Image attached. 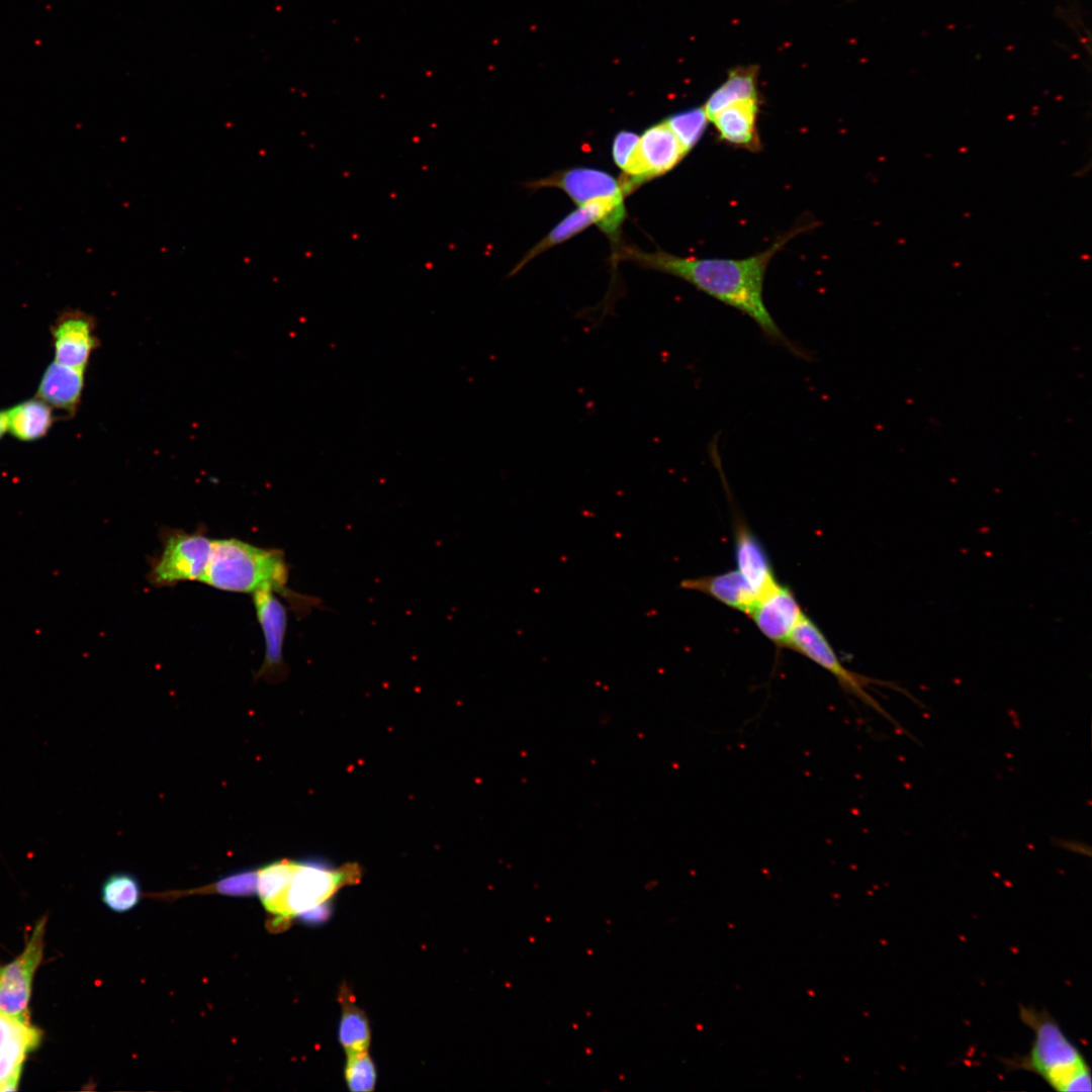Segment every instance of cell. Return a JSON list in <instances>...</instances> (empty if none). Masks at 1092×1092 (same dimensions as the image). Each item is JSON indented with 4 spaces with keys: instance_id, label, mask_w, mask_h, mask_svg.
<instances>
[{
    "instance_id": "cell-1",
    "label": "cell",
    "mask_w": 1092,
    "mask_h": 1092,
    "mask_svg": "<svg viewBox=\"0 0 1092 1092\" xmlns=\"http://www.w3.org/2000/svg\"><path fill=\"white\" fill-rule=\"evenodd\" d=\"M813 218L799 219L762 252L742 259L691 258L664 251L644 252L619 245L617 258L678 277L720 302L750 317L770 342L801 358L807 354L779 328L763 298V284L771 259L797 236L815 229Z\"/></svg>"
},
{
    "instance_id": "cell-2",
    "label": "cell",
    "mask_w": 1092,
    "mask_h": 1092,
    "mask_svg": "<svg viewBox=\"0 0 1092 1092\" xmlns=\"http://www.w3.org/2000/svg\"><path fill=\"white\" fill-rule=\"evenodd\" d=\"M289 567L280 549L237 538L213 539L201 582L219 590L255 594L272 590L299 609L308 600L288 589Z\"/></svg>"
},
{
    "instance_id": "cell-3",
    "label": "cell",
    "mask_w": 1092,
    "mask_h": 1092,
    "mask_svg": "<svg viewBox=\"0 0 1092 1092\" xmlns=\"http://www.w3.org/2000/svg\"><path fill=\"white\" fill-rule=\"evenodd\" d=\"M1019 1017L1032 1030L1033 1040L1025 1056L1009 1061L1010 1067L1034 1073L1056 1091H1091L1090 1067L1059 1023L1046 1011L1023 1005Z\"/></svg>"
},
{
    "instance_id": "cell-4",
    "label": "cell",
    "mask_w": 1092,
    "mask_h": 1092,
    "mask_svg": "<svg viewBox=\"0 0 1092 1092\" xmlns=\"http://www.w3.org/2000/svg\"><path fill=\"white\" fill-rule=\"evenodd\" d=\"M212 542L213 539L202 530L186 532L167 529L162 534V551L152 559L148 580L155 586L201 581L209 562Z\"/></svg>"
},
{
    "instance_id": "cell-5",
    "label": "cell",
    "mask_w": 1092,
    "mask_h": 1092,
    "mask_svg": "<svg viewBox=\"0 0 1092 1092\" xmlns=\"http://www.w3.org/2000/svg\"><path fill=\"white\" fill-rule=\"evenodd\" d=\"M361 870L355 863L338 869L315 862L298 861L297 869L283 901V919L288 920L311 908L325 904L338 890L357 883Z\"/></svg>"
},
{
    "instance_id": "cell-6",
    "label": "cell",
    "mask_w": 1092,
    "mask_h": 1092,
    "mask_svg": "<svg viewBox=\"0 0 1092 1092\" xmlns=\"http://www.w3.org/2000/svg\"><path fill=\"white\" fill-rule=\"evenodd\" d=\"M786 648H790L818 664L835 677L840 687L885 717L879 703L870 696L867 688L875 680L847 669L839 660L820 628L806 615L793 630Z\"/></svg>"
},
{
    "instance_id": "cell-7",
    "label": "cell",
    "mask_w": 1092,
    "mask_h": 1092,
    "mask_svg": "<svg viewBox=\"0 0 1092 1092\" xmlns=\"http://www.w3.org/2000/svg\"><path fill=\"white\" fill-rule=\"evenodd\" d=\"M46 925L43 916L34 925L22 952L0 966V1012L29 1018L28 1004L33 977L43 956Z\"/></svg>"
},
{
    "instance_id": "cell-8",
    "label": "cell",
    "mask_w": 1092,
    "mask_h": 1092,
    "mask_svg": "<svg viewBox=\"0 0 1092 1092\" xmlns=\"http://www.w3.org/2000/svg\"><path fill=\"white\" fill-rule=\"evenodd\" d=\"M626 216L624 198H603L571 211L562 218L541 241H539L511 272L514 275L536 256L579 234L592 224H597L610 238L616 239L617 233Z\"/></svg>"
},
{
    "instance_id": "cell-9",
    "label": "cell",
    "mask_w": 1092,
    "mask_h": 1092,
    "mask_svg": "<svg viewBox=\"0 0 1092 1092\" xmlns=\"http://www.w3.org/2000/svg\"><path fill=\"white\" fill-rule=\"evenodd\" d=\"M95 328V318L85 311L62 310L51 326L55 361L85 371L92 352L98 347Z\"/></svg>"
},
{
    "instance_id": "cell-10",
    "label": "cell",
    "mask_w": 1092,
    "mask_h": 1092,
    "mask_svg": "<svg viewBox=\"0 0 1092 1092\" xmlns=\"http://www.w3.org/2000/svg\"><path fill=\"white\" fill-rule=\"evenodd\" d=\"M252 596L265 642V656L258 677L276 681L282 679L285 673L283 649L288 623L287 609L272 590H260Z\"/></svg>"
},
{
    "instance_id": "cell-11",
    "label": "cell",
    "mask_w": 1092,
    "mask_h": 1092,
    "mask_svg": "<svg viewBox=\"0 0 1092 1092\" xmlns=\"http://www.w3.org/2000/svg\"><path fill=\"white\" fill-rule=\"evenodd\" d=\"M41 1037V1030L29 1018L0 1012V1092L17 1089L24 1061Z\"/></svg>"
},
{
    "instance_id": "cell-12",
    "label": "cell",
    "mask_w": 1092,
    "mask_h": 1092,
    "mask_svg": "<svg viewBox=\"0 0 1092 1092\" xmlns=\"http://www.w3.org/2000/svg\"><path fill=\"white\" fill-rule=\"evenodd\" d=\"M804 615L794 593L779 582L757 599L748 614L758 630L779 647L787 646Z\"/></svg>"
},
{
    "instance_id": "cell-13",
    "label": "cell",
    "mask_w": 1092,
    "mask_h": 1092,
    "mask_svg": "<svg viewBox=\"0 0 1092 1092\" xmlns=\"http://www.w3.org/2000/svg\"><path fill=\"white\" fill-rule=\"evenodd\" d=\"M529 186L562 189L578 206L603 198L625 197L620 180L606 171L587 167L557 171L533 181Z\"/></svg>"
},
{
    "instance_id": "cell-14",
    "label": "cell",
    "mask_w": 1092,
    "mask_h": 1092,
    "mask_svg": "<svg viewBox=\"0 0 1092 1092\" xmlns=\"http://www.w3.org/2000/svg\"><path fill=\"white\" fill-rule=\"evenodd\" d=\"M759 111V98L741 100L721 109L710 122L722 143L758 153L762 147L757 127Z\"/></svg>"
},
{
    "instance_id": "cell-15",
    "label": "cell",
    "mask_w": 1092,
    "mask_h": 1092,
    "mask_svg": "<svg viewBox=\"0 0 1092 1092\" xmlns=\"http://www.w3.org/2000/svg\"><path fill=\"white\" fill-rule=\"evenodd\" d=\"M84 370L56 361L48 365L40 378L35 397L72 418L79 407L84 388Z\"/></svg>"
},
{
    "instance_id": "cell-16",
    "label": "cell",
    "mask_w": 1092,
    "mask_h": 1092,
    "mask_svg": "<svg viewBox=\"0 0 1092 1092\" xmlns=\"http://www.w3.org/2000/svg\"><path fill=\"white\" fill-rule=\"evenodd\" d=\"M735 561L758 598L778 583L764 547L741 521L735 525Z\"/></svg>"
},
{
    "instance_id": "cell-17",
    "label": "cell",
    "mask_w": 1092,
    "mask_h": 1092,
    "mask_svg": "<svg viewBox=\"0 0 1092 1092\" xmlns=\"http://www.w3.org/2000/svg\"><path fill=\"white\" fill-rule=\"evenodd\" d=\"M679 586L684 589L703 593L747 616L758 599V596L737 569L714 575L687 578L680 581Z\"/></svg>"
},
{
    "instance_id": "cell-18",
    "label": "cell",
    "mask_w": 1092,
    "mask_h": 1092,
    "mask_svg": "<svg viewBox=\"0 0 1092 1092\" xmlns=\"http://www.w3.org/2000/svg\"><path fill=\"white\" fill-rule=\"evenodd\" d=\"M639 151L650 179L669 172L687 156L665 120L644 130Z\"/></svg>"
},
{
    "instance_id": "cell-19",
    "label": "cell",
    "mask_w": 1092,
    "mask_h": 1092,
    "mask_svg": "<svg viewBox=\"0 0 1092 1092\" xmlns=\"http://www.w3.org/2000/svg\"><path fill=\"white\" fill-rule=\"evenodd\" d=\"M53 410L37 397L15 404L7 410L9 433L22 442H32L43 438L57 421Z\"/></svg>"
},
{
    "instance_id": "cell-20",
    "label": "cell",
    "mask_w": 1092,
    "mask_h": 1092,
    "mask_svg": "<svg viewBox=\"0 0 1092 1092\" xmlns=\"http://www.w3.org/2000/svg\"><path fill=\"white\" fill-rule=\"evenodd\" d=\"M298 861L287 858L269 862L258 870L257 891L265 909L284 923L283 901Z\"/></svg>"
},
{
    "instance_id": "cell-21",
    "label": "cell",
    "mask_w": 1092,
    "mask_h": 1092,
    "mask_svg": "<svg viewBox=\"0 0 1092 1092\" xmlns=\"http://www.w3.org/2000/svg\"><path fill=\"white\" fill-rule=\"evenodd\" d=\"M639 141L640 136L630 130L619 131L613 141L612 155L615 164L624 172L619 180L626 195L651 180L639 151Z\"/></svg>"
},
{
    "instance_id": "cell-22",
    "label": "cell",
    "mask_w": 1092,
    "mask_h": 1092,
    "mask_svg": "<svg viewBox=\"0 0 1092 1092\" xmlns=\"http://www.w3.org/2000/svg\"><path fill=\"white\" fill-rule=\"evenodd\" d=\"M751 98H759L756 72L753 68H738L731 71L727 80L712 92L703 108L710 122L724 107Z\"/></svg>"
},
{
    "instance_id": "cell-23",
    "label": "cell",
    "mask_w": 1092,
    "mask_h": 1092,
    "mask_svg": "<svg viewBox=\"0 0 1092 1092\" xmlns=\"http://www.w3.org/2000/svg\"><path fill=\"white\" fill-rule=\"evenodd\" d=\"M340 1001L343 1010L339 1029L341 1044L346 1053L367 1051L370 1043L368 1020L354 1004V998L345 986L341 988Z\"/></svg>"
},
{
    "instance_id": "cell-24",
    "label": "cell",
    "mask_w": 1092,
    "mask_h": 1092,
    "mask_svg": "<svg viewBox=\"0 0 1092 1092\" xmlns=\"http://www.w3.org/2000/svg\"><path fill=\"white\" fill-rule=\"evenodd\" d=\"M141 899V885L130 873L118 872L108 876L101 886V900L111 911L124 913L133 909Z\"/></svg>"
},
{
    "instance_id": "cell-25",
    "label": "cell",
    "mask_w": 1092,
    "mask_h": 1092,
    "mask_svg": "<svg viewBox=\"0 0 1092 1092\" xmlns=\"http://www.w3.org/2000/svg\"><path fill=\"white\" fill-rule=\"evenodd\" d=\"M665 121L687 155L702 139L709 123L703 106L676 112L666 118Z\"/></svg>"
},
{
    "instance_id": "cell-26",
    "label": "cell",
    "mask_w": 1092,
    "mask_h": 1092,
    "mask_svg": "<svg viewBox=\"0 0 1092 1092\" xmlns=\"http://www.w3.org/2000/svg\"><path fill=\"white\" fill-rule=\"evenodd\" d=\"M257 883L258 871L247 869L224 876L210 885L188 893H216L236 897H250L257 892Z\"/></svg>"
},
{
    "instance_id": "cell-27",
    "label": "cell",
    "mask_w": 1092,
    "mask_h": 1092,
    "mask_svg": "<svg viewBox=\"0 0 1092 1092\" xmlns=\"http://www.w3.org/2000/svg\"><path fill=\"white\" fill-rule=\"evenodd\" d=\"M345 1076L352 1092H370L374 1089L376 1072L367 1051L347 1053Z\"/></svg>"
},
{
    "instance_id": "cell-28",
    "label": "cell",
    "mask_w": 1092,
    "mask_h": 1092,
    "mask_svg": "<svg viewBox=\"0 0 1092 1092\" xmlns=\"http://www.w3.org/2000/svg\"><path fill=\"white\" fill-rule=\"evenodd\" d=\"M7 431H8L7 410L6 411L0 410V439L4 436V434Z\"/></svg>"
}]
</instances>
